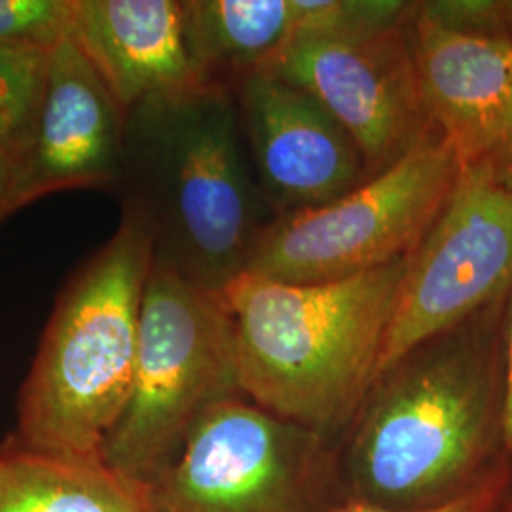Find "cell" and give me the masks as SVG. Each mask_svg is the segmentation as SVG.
<instances>
[{
	"label": "cell",
	"instance_id": "2e32d148",
	"mask_svg": "<svg viewBox=\"0 0 512 512\" xmlns=\"http://www.w3.org/2000/svg\"><path fill=\"white\" fill-rule=\"evenodd\" d=\"M52 50L0 46V148L23 165L35 141Z\"/></svg>",
	"mask_w": 512,
	"mask_h": 512
},
{
	"label": "cell",
	"instance_id": "d6986e66",
	"mask_svg": "<svg viewBox=\"0 0 512 512\" xmlns=\"http://www.w3.org/2000/svg\"><path fill=\"white\" fill-rule=\"evenodd\" d=\"M25 165L0 148V222L25 207Z\"/></svg>",
	"mask_w": 512,
	"mask_h": 512
},
{
	"label": "cell",
	"instance_id": "30bf717a",
	"mask_svg": "<svg viewBox=\"0 0 512 512\" xmlns=\"http://www.w3.org/2000/svg\"><path fill=\"white\" fill-rule=\"evenodd\" d=\"M228 88L256 181L277 219L323 207L370 179L348 131L310 93L268 69Z\"/></svg>",
	"mask_w": 512,
	"mask_h": 512
},
{
	"label": "cell",
	"instance_id": "e0dca14e",
	"mask_svg": "<svg viewBox=\"0 0 512 512\" xmlns=\"http://www.w3.org/2000/svg\"><path fill=\"white\" fill-rule=\"evenodd\" d=\"M76 0H0V46L52 50L71 37Z\"/></svg>",
	"mask_w": 512,
	"mask_h": 512
},
{
	"label": "cell",
	"instance_id": "277c9868",
	"mask_svg": "<svg viewBox=\"0 0 512 512\" xmlns=\"http://www.w3.org/2000/svg\"><path fill=\"white\" fill-rule=\"evenodd\" d=\"M152 264L145 222L122 211L114 236L57 300L19 389L16 437L54 452L101 456L128 403Z\"/></svg>",
	"mask_w": 512,
	"mask_h": 512
},
{
	"label": "cell",
	"instance_id": "9a60e30c",
	"mask_svg": "<svg viewBox=\"0 0 512 512\" xmlns=\"http://www.w3.org/2000/svg\"><path fill=\"white\" fill-rule=\"evenodd\" d=\"M184 35L202 84L230 86L268 67L300 35V0H183Z\"/></svg>",
	"mask_w": 512,
	"mask_h": 512
},
{
	"label": "cell",
	"instance_id": "5b68a950",
	"mask_svg": "<svg viewBox=\"0 0 512 512\" xmlns=\"http://www.w3.org/2000/svg\"><path fill=\"white\" fill-rule=\"evenodd\" d=\"M239 387L236 342L222 298L152 264L128 403L101 456L150 486L203 414Z\"/></svg>",
	"mask_w": 512,
	"mask_h": 512
},
{
	"label": "cell",
	"instance_id": "9c48e42d",
	"mask_svg": "<svg viewBox=\"0 0 512 512\" xmlns=\"http://www.w3.org/2000/svg\"><path fill=\"white\" fill-rule=\"evenodd\" d=\"M512 289V190L480 171L458 183L408 256L378 374Z\"/></svg>",
	"mask_w": 512,
	"mask_h": 512
},
{
	"label": "cell",
	"instance_id": "4fadbf2b",
	"mask_svg": "<svg viewBox=\"0 0 512 512\" xmlns=\"http://www.w3.org/2000/svg\"><path fill=\"white\" fill-rule=\"evenodd\" d=\"M71 38L126 112L202 84L186 46L183 0H76Z\"/></svg>",
	"mask_w": 512,
	"mask_h": 512
},
{
	"label": "cell",
	"instance_id": "8fae6325",
	"mask_svg": "<svg viewBox=\"0 0 512 512\" xmlns=\"http://www.w3.org/2000/svg\"><path fill=\"white\" fill-rule=\"evenodd\" d=\"M410 33L431 126L461 169L512 190V37L446 29L418 2Z\"/></svg>",
	"mask_w": 512,
	"mask_h": 512
},
{
	"label": "cell",
	"instance_id": "52a82bcc",
	"mask_svg": "<svg viewBox=\"0 0 512 512\" xmlns=\"http://www.w3.org/2000/svg\"><path fill=\"white\" fill-rule=\"evenodd\" d=\"M459 173L454 150L433 133L346 196L275 220L243 274L330 283L404 258L439 217Z\"/></svg>",
	"mask_w": 512,
	"mask_h": 512
},
{
	"label": "cell",
	"instance_id": "7a4b0ae2",
	"mask_svg": "<svg viewBox=\"0 0 512 512\" xmlns=\"http://www.w3.org/2000/svg\"><path fill=\"white\" fill-rule=\"evenodd\" d=\"M122 211L145 222L154 262L207 293L245 272L274 224L224 84L158 93L126 112Z\"/></svg>",
	"mask_w": 512,
	"mask_h": 512
},
{
	"label": "cell",
	"instance_id": "6da1fadb",
	"mask_svg": "<svg viewBox=\"0 0 512 512\" xmlns=\"http://www.w3.org/2000/svg\"><path fill=\"white\" fill-rule=\"evenodd\" d=\"M507 296L376 376L338 439L346 497L397 511L431 509L469 494L507 461Z\"/></svg>",
	"mask_w": 512,
	"mask_h": 512
},
{
	"label": "cell",
	"instance_id": "5bb4252c",
	"mask_svg": "<svg viewBox=\"0 0 512 512\" xmlns=\"http://www.w3.org/2000/svg\"><path fill=\"white\" fill-rule=\"evenodd\" d=\"M0 512H156L150 488L103 456L37 448L14 433L0 442Z\"/></svg>",
	"mask_w": 512,
	"mask_h": 512
},
{
	"label": "cell",
	"instance_id": "44dd1931",
	"mask_svg": "<svg viewBox=\"0 0 512 512\" xmlns=\"http://www.w3.org/2000/svg\"><path fill=\"white\" fill-rule=\"evenodd\" d=\"M511 35H512V27H511Z\"/></svg>",
	"mask_w": 512,
	"mask_h": 512
},
{
	"label": "cell",
	"instance_id": "8992f818",
	"mask_svg": "<svg viewBox=\"0 0 512 512\" xmlns=\"http://www.w3.org/2000/svg\"><path fill=\"white\" fill-rule=\"evenodd\" d=\"M148 488L156 512H325L346 497L338 440L245 395L213 404Z\"/></svg>",
	"mask_w": 512,
	"mask_h": 512
},
{
	"label": "cell",
	"instance_id": "ac0fdd59",
	"mask_svg": "<svg viewBox=\"0 0 512 512\" xmlns=\"http://www.w3.org/2000/svg\"><path fill=\"white\" fill-rule=\"evenodd\" d=\"M325 512H512L511 463L507 458V461H503L492 475L476 486L475 490L439 507L420 511H397L353 497H342Z\"/></svg>",
	"mask_w": 512,
	"mask_h": 512
},
{
	"label": "cell",
	"instance_id": "3957f363",
	"mask_svg": "<svg viewBox=\"0 0 512 512\" xmlns=\"http://www.w3.org/2000/svg\"><path fill=\"white\" fill-rule=\"evenodd\" d=\"M408 256L330 283L239 275L220 298L234 327L241 393L340 439L378 376Z\"/></svg>",
	"mask_w": 512,
	"mask_h": 512
},
{
	"label": "cell",
	"instance_id": "ba28073f",
	"mask_svg": "<svg viewBox=\"0 0 512 512\" xmlns=\"http://www.w3.org/2000/svg\"><path fill=\"white\" fill-rule=\"evenodd\" d=\"M410 19L304 35L264 67L310 93L348 131L370 177L437 133L423 101Z\"/></svg>",
	"mask_w": 512,
	"mask_h": 512
},
{
	"label": "cell",
	"instance_id": "7c38bea8",
	"mask_svg": "<svg viewBox=\"0 0 512 512\" xmlns=\"http://www.w3.org/2000/svg\"><path fill=\"white\" fill-rule=\"evenodd\" d=\"M124 128L126 110L73 38L61 40L25 162V205L65 190H116Z\"/></svg>",
	"mask_w": 512,
	"mask_h": 512
},
{
	"label": "cell",
	"instance_id": "ffe728a7",
	"mask_svg": "<svg viewBox=\"0 0 512 512\" xmlns=\"http://www.w3.org/2000/svg\"><path fill=\"white\" fill-rule=\"evenodd\" d=\"M503 353H505V370H503V425H505V448L512 467V289L505 304V321H503Z\"/></svg>",
	"mask_w": 512,
	"mask_h": 512
}]
</instances>
